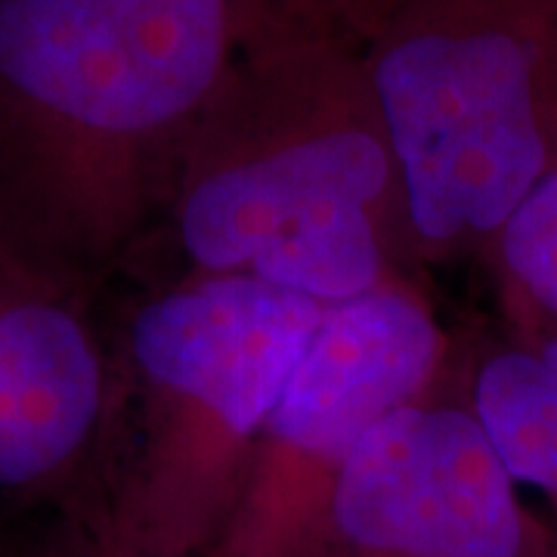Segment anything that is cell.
I'll return each mask as SVG.
<instances>
[{
  "instance_id": "52a82bcc",
  "label": "cell",
  "mask_w": 557,
  "mask_h": 557,
  "mask_svg": "<svg viewBox=\"0 0 557 557\" xmlns=\"http://www.w3.org/2000/svg\"><path fill=\"white\" fill-rule=\"evenodd\" d=\"M440 350L437 322L403 292L372 288L325 307L267 424L285 446L338 468L375 424L412 406Z\"/></svg>"
},
{
  "instance_id": "ba28073f",
  "label": "cell",
  "mask_w": 557,
  "mask_h": 557,
  "mask_svg": "<svg viewBox=\"0 0 557 557\" xmlns=\"http://www.w3.org/2000/svg\"><path fill=\"white\" fill-rule=\"evenodd\" d=\"M471 412L518 490L548 502V530L557 539V332H533L483 359Z\"/></svg>"
},
{
  "instance_id": "8992f818",
  "label": "cell",
  "mask_w": 557,
  "mask_h": 557,
  "mask_svg": "<svg viewBox=\"0 0 557 557\" xmlns=\"http://www.w3.org/2000/svg\"><path fill=\"white\" fill-rule=\"evenodd\" d=\"M13 251L0 236V496L69 474L102 412L90 325Z\"/></svg>"
},
{
  "instance_id": "7a4b0ae2",
  "label": "cell",
  "mask_w": 557,
  "mask_h": 557,
  "mask_svg": "<svg viewBox=\"0 0 557 557\" xmlns=\"http://www.w3.org/2000/svg\"><path fill=\"white\" fill-rule=\"evenodd\" d=\"M245 40L233 0H0V193L90 239L127 174L189 137Z\"/></svg>"
},
{
  "instance_id": "6da1fadb",
  "label": "cell",
  "mask_w": 557,
  "mask_h": 557,
  "mask_svg": "<svg viewBox=\"0 0 557 557\" xmlns=\"http://www.w3.org/2000/svg\"><path fill=\"white\" fill-rule=\"evenodd\" d=\"M189 139L205 168L180 233L211 273H242L335 307L379 288L372 208L394 180L362 57L335 32L255 47Z\"/></svg>"
},
{
  "instance_id": "9c48e42d",
  "label": "cell",
  "mask_w": 557,
  "mask_h": 557,
  "mask_svg": "<svg viewBox=\"0 0 557 557\" xmlns=\"http://www.w3.org/2000/svg\"><path fill=\"white\" fill-rule=\"evenodd\" d=\"M251 47L292 35L332 32L338 20L357 22L359 0H233Z\"/></svg>"
},
{
  "instance_id": "277c9868",
  "label": "cell",
  "mask_w": 557,
  "mask_h": 557,
  "mask_svg": "<svg viewBox=\"0 0 557 557\" xmlns=\"http://www.w3.org/2000/svg\"><path fill=\"white\" fill-rule=\"evenodd\" d=\"M285 557H557V539L471 406H406L347 453Z\"/></svg>"
},
{
  "instance_id": "3957f363",
  "label": "cell",
  "mask_w": 557,
  "mask_h": 557,
  "mask_svg": "<svg viewBox=\"0 0 557 557\" xmlns=\"http://www.w3.org/2000/svg\"><path fill=\"white\" fill-rule=\"evenodd\" d=\"M357 25L412 226L496 239L557 161V0H362Z\"/></svg>"
},
{
  "instance_id": "5b68a950",
  "label": "cell",
  "mask_w": 557,
  "mask_h": 557,
  "mask_svg": "<svg viewBox=\"0 0 557 557\" xmlns=\"http://www.w3.org/2000/svg\"><path fill=\"white\" fill-rule=\"evenodd\" d=\"M322 310L298 292L226 273L146 304L131 354L152 384L251 434L273 416Z\"/></svg>"
}]
</instances>
